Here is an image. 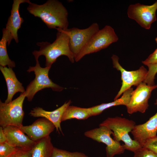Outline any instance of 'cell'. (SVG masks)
I'll return each instance as SVG.
<instances>
[{
	"label": "cell",
	"instance_id": "ffe728a7",
	"mask_svg": "<svg viewBox=\"0 0 157 157\" xmlns=\"http://www.w3.org/2000/svg\"><path fill=\"white\" fill-rule=\"evenodd\" d=\"M54 147L50 136L36 143L33 147L32 157H50Z\"/></svg>",
	"mask_w": 157,
	"mask_h": 157
},
{
	"label": "cell",
	"instance_id": "277c9868",
	"mask_svg": "<svg viewBox=\"0 0 157 157\" xmlns=\"http://www.w3.org/2000/svg\"><path fill=\"white\" fill-rule=\"evenodd\" d=\"M34 66H30L27 71L34 72V79L27 86L25 92L26 97L31 101L34 95L39 91L45 88H51L54 91L60 92L64 88L53 83L49 76V72L51 66L41 67L38 60H36Z\"/></svg>",
	"mask_w": 157,
	"mask_h": 157
},
{
	"label": "cell",
	"instance_id": "7c38bea8",
	"mask_svg": "<svg viewBox=\"0 0 157 157\" xmlns=\"http://www.w3.org/2000/svg\"><path fill=\"white\" fill-rule=\"evenodd\" d=\"M55 128L52 122L43 117L38 119L31 125L23 126L20 128L31 139L35 142L49 136Z\"/></svg>",
	"mask_w": 157,
	"mask_h": 157
},
{
	"label": "cell",
	"instance_id": "30bf717a",
	"mask_svg": "<svg viewBox=\"0 0 157 157\" xmlns=\"http://www.w3.org/2000/svg\"><path fill=\"white\" fill-rule=\"evenodd\" d=\"M157 1L151 5L136 3L129 6L127 14L129 18L135 20L141 27L149 29L157 20Z\"/></svg>",
	"mask_w": 157,
	"mask_h": 157
},
{
	"label": "cell",
	"instance_id": "7402d4cb",
	"mask_svg": "<svg viewBox=\"0 0 157 157\" xmlns=\"http://www.w3.org/2000/svg\"><path fill=\"white\" fill-rule=\"evenodd\" d=\"M50 157H89L85 154L79 152H71L54 147Z\"/></svg>",
	"mask_w": 157,
	"mask_h": 157
},
{
	"label": "cell",
	"instance_id": "d4e9b609",
	"mask_svg": "<svg viewBox=\"0 0 157 157\" xmlns=\"http://www.w3.org/2000/svg\"><path fill=\"white\" fill-rule=\"evenodd\" d=\"M134 153L133 157H157V155L145 147H141Z\"/></svg>",
	"mask_w": 157,
	"mask_h": 157
},
{
	"label": "cell",
	"instance_id": "603a6c76",
	"mask_svg": "<svg viewBox=\"0 0 157 157\" xmlns=\"http://www.w3.org/2000/svg\"><path fill=\"white\" fill-rule=\"evenodd\" d=\"M19 148L13 146L7 142L0 144V157H10Z\"/></svg>",
	"mask_w": 157,
	"mask_h": 157
},
{
	"label": "cell",
	"instance_id": "4fadbf2b",
	"mask_svg": "<svg viewBox=\"0 0 157 157\" xmlns=\"http://www.w3.org/2000/svg\"><path fill=\"white\" fill-rule=\"evenodd\" d=\"M131 132L134 140L143 147L147 140L157 136V112L145 123L135 125Z\"/></svg>",
	"mask_w": 157,
	"mask_h": 157
},
{
	"label": "cell",
	"instance_id": "5b68a950",
	"mask_svg": "<svg viewBox=\"0 0 157 157\" xmlns=\"http://www.w3.org/2000/svg\"><path fill=\"white\" fill-rule=\"evenodd\" d=\"M25 93H21L17 98L8 103L0 100V125L3 128L8 126L20 128L24 115L23 109Z\"/></svg>",
	"mask_w": 157,
	"mask_h": 157
},
{
	"label": "cell",
	"instance_id": "8fae6325",
	"mask_svg": "<svg viewBox=\"0 0 157 157\" xmlns=\"http://www.w3.org/2000/svg\"><path fill=\"white\" fill-rule=\"evenodd\" d=\"M136 86L126 106L127 112L131 114L138 112L144 113L149 106L148 100L152 91L157 88V85L150 86L143 82Z\"/></svg>",
	"mask_w": 157,
	"mask_h": 157
},
{
	"label": "cell",
	"instance_id": "44dd1931",
	"mask_svg": "<svg viewBox=\"0 0 157 157\" xmlns=\"http://www.w3.org/2000/svg\"><path fill=\"white\" fill-rule=\"evenodd\" d=\"M92 116L90 108H83L69 106L64 112L61 122L72 119L84 120Z\"/></svg>",
	"mask_w": 157,
	"mask_h": 157
},
{
	"label": "cell",
	"instance_id": "7a4b0ae2",
	"mask_svg": "<svg viewBox=\"0 0 157 157\" xmlns=\"http://www.w3.org/2000/svg\"><path fill=\"white\" fill-rule=\"evenodd\" d=\"M56 29V38L53 43L47 41L38 42L36 44L40 47L39 50L32 52L36 60H38L41 56L45 57V67L51 66L57 58L63 55L67 56L72 63L75 61V56L70 49L68 35L62 30Z\"/></svg>",
	"mask_w": 157,
	"mask_h": 157
},
{
	"label": "cell",
	"instance_id": "d6986e66",
	"mask_svg": "<svg viewBox=\"0 0 157 157\" xmlns=\"http://www.w3.org/2000/svg\"><path fill=\"white\" fill-rule=\"evenodd\" d=\"M2 36L0 41V65L13 68L15 67V62L9 58L7 50V44L9 46L13 39L10 32L5 28L2 30Z\"/></svg>",
	"mask_w": 157,
	"mask_h": 157
},
{
	"label": "cell",
	"instance_id": "83f0119b",
	"mask_svg": "<svg viewBox=\"0 0 157 157\" xmlns=\"http://www.w3.org/2000/svg\"><path fill=\"white\" fill-rule=\"evenodd\" d=\"M142 63L146 65L157 63V48L145 60L142 61Z\"/></svg>",
	"mask_w": 157,
	"mask_h": 157
},
{
	"label": "cell",
	"instance_id": "8992f818",
	"mask_svg": "<svg viewBox=\"0 0 157 157\" xmlns=\"http://www.w3.org/2000/svg\"><path fill=\"white\" fill-rule=\"evenodd\" d=\"M118 39L114 29L110 26L106 25L92 36L76 57L75 61L77 62L86 55L106 48Z\"/></svg>",
	"mask_w": 157,
	"mask_h": 157
},
{
	"label": "cell",
	"instance_id": "f1b7e54d",
	"mask_svg": "<svg viewBox=\"0 0 157 157\" xmlns=\"http://www.w3.org/2000/svg\"><path fill=\"white\" fill-rule=\"evenodd\" d=\"M6 139L3 128L0 127V144L6 142Z\"/></svg>",
	"mask_w": 157,
	"mask_h": 157
},
{
	"label": "cell",
	"instance_id": "52a82bcc",
	"mask_svg": "<svg viewBox=\"0 0 157 157\" xmlns=\"http://www.w3.org/2000/svg\"><path fill=\"white\" fill-rule=\"evenodd\" d=\"M113 67L120 71L121 74L122 85L120 89L114 99V101L119 99L120 96L132 86H137L144 80L148 70L143 66L138 70L128 71L124 69L119 62V57L115 55L111 57Z\"/></svg>",
	"mask_w": 157,
	"mask_h": 157
},
{
	"label": "cell",
	"instance_id": "2e32d148",
	"mask_svg": "<svg viewBox=\"0 0 157 157\" xmlns=\"http://www.w3.org/2000/svg\"><path fill=\"white\" fill-rule=\"evenodd\" d=\"M30 2L29 0H13L11 14L8 19L5 28L10 32L13 39L14 40L16 43L18 42V30L24 22V20L21 17L19 13L20 5L25 3H29Z\"/></svg>",
	"mask_w": 157,
	"mask_h": 157
},
{
	"label": "cell",
	"instance_id": "ba28073f",
	"mask_svg": "<svg viewBox=\"0 0 157 157\" xmlns=\"http://www.w3.org/2000/svg\"><path fill=\"white\" fill-rule=\"evenodd\" d=\"M113 132L108 127L99 126L98 128L87 131L84 133L86 137L106 145V151L107 157H113L116 155L123 154L125 149L118 142L111 137Z\"/></svg>",
	"mask_w": 157,
	"mask_h": 157
},
{
	"label": "cell",
	"instance_id": "5bb4252c",
	"mask_svg": "<svg viewBox=\"0 0 157 157\" xmlns=\"http://www.w3.org/2000/svg\"><path fill=\"white\" fill-rule=\"evenodd\" d=\"M6 141L10 144L19 148L31 149L36 142L31 139L19 127L8 126L3 128Z\"/></svg>",
	"mask_w": 157,
	"mask_h": 157
},
{
	"label": "cell",
	"instance_id": "484cf974",
	"mask_svg": "<svg viewBox=\"0 0 157 157\" xmlns=\"http://www.w3.org/2000/svg\"><path fill=\"white\" fill-rule=\"evenodd\" d=\"M33 149L19 148L10 157H32Z\"/></svg>",
	"mask_w": 157,
	"mask_h": 157
},
{
	"label": "cell",
	"instance_id": "cb8c5ba5",
	"mask_svg": "<svg viewBox=\"0 0 157 157\" xmlns=\"http://www.w3.org/2000/svg\"><path fill=\"white\" fill-rule=\"evenodd\" d=\"M148 70L146 77L143 82L148 85L153 86L155 85L154 80L157 73V63L146 65Z\"/></svg>",
	"mask_w": 157,
	"mask_h": 157
},
{
	"label": "cell",
	"instance_id": "e0dca14e",
	"mask_svg": "<svg viewBox=\"0 0 157 157\" xmlns=\"http://www.w3.org/2000/svg\"><path fill=\"white\" fill-rule=\"evenodd\" d=\"M0 70L6 81L8 89V96L5 102L8 103L11 101L14 95L17 93H22L25 90L22 83L16 77L12 68L0 66Z\"/></svg>",
	"mask_w": 157,
	"mask_h": 157
},
{
	"label": "cell",
	"instance_id": "4dcf8cb0",
	"mask_svg": "<svg viewBox=\"0 0 157 157\" xmlns=\"http://www.w3.org/2000/svg\"><path fill=\"white\" fill-rule=\"evenodd\" d=\"M155 41L157 43V37L155 38Z\"/></svg>",
	"mask_w": 157,
	"mask_h": 157
},
{
	"label": "cell",
	"instance_id": "3957f363",
	"mask_svg": "<svg viewBox=\"0 0 157 157\" xmlns=\"http://www.w3.org/2000/svg\"><path fill=\"white\" fill-rule=\"evenodd\" d=\"M135 125L133 120L119 117H108L99 124L110 129L113 132V139L118 142L122 141L125 149L133 152L142 147L129 135Z\"/></svg>",
	"mask_w": 157,
	"mask_h": 157
},
{
	"label": "cell",
	"instance_id": "9a60e30c",
	"mask_svg": "<svg viewBox=\"0 0 157 157\" xmlns=\"http://www.w3.org/2000/svg\"><path fill=\"white\" fill-rule=\"evenodd\" d=\"M70 100L66 102L60 107L55 110L47 111L39 107L34 108L29 113V115L34 117H42L47 119L54 125L57 131L62 133L60 126L61 118L63 114L67 108L70 106Z\"/></svg>",
	"mask_w": 157,
	"mask_h": 157
},
{
	"label": "cell",
	"instance_id": "ac0fdd59",
	"mask_svg": "<svg viewBox=\"0 0 157 157\" xmlns=\"http://www.w3.org/2000/svg\"><path fill=\"white\" fill-rule=\"evenodd\" d=\"M133 89L131 88L125 91L121 97L114 101L102 104L90 108L92 116L98 115L104 110L111 107L120 105L126 106L129 103Z\"/></svg>",
	"mask_w": 157,
	"mask_h": 157
},
{
	"label": "cell",
	"instance_id": "6da1fadb",
	"mask_svg": "<svg viewBox=\"0 0 157 157\" xmlns=\"http://www.w3.org/2000/svg\"><path fill=\"white\" fill-rule=\"evenodd\" d=\"M28 4L27 8L28 12L40 18L49 28H58L64 31L68 28V13L60 1L48 0L42 5L31 2Z\"/></svg>",
	"mask_w": 157,
	"mask_h": 157
},
{
	"label": "cell",
	"instance_id": "f546056e",
	"mask_svg": "<svg viewBox=\"0 0 157 157\" xmlns=\"http://www.w3.org/2000/svg\"><path fill=\"white\" fill-rule=\"evenodd\" d=\"M155 104L156 105H157V99L156 100V103H155Z\"/></svg>",
	"mask_w": 157,
	"mask_h": 157
},
{
	"label": "cell",
	"instance_id": "4316f807",
	"mask_svg": "<svg viewBox=\"0 0 157 157\" xmlns=\"http://www.w3.org/2000/svg\"><path fill=\"white\" fill-rule=\"evenodd\" d=\"M143 147H145L157 155V136L147 140Z\"/></svg>",
	"mask_w": 157,
	"mask_h": 157
},
{
	"label": "cell",
	"instance_id": "9c48e42d",
	"mask_svg": "<svg viewBox=\"0 0 157 157\" xmlns=\"http://www.w3.org/2000/svg\"><path fill=\"white\" fill-rule=\"evenodd\" d=\"M99 30L98 24L93 23L85 29L73 27L63 30L69 37L70 49L75 58L92 36Z\"/></svg>",
	"mask_w": 157,
	"mask_h": 157
}]
</instances>
